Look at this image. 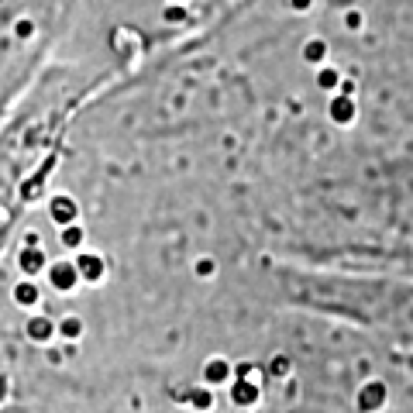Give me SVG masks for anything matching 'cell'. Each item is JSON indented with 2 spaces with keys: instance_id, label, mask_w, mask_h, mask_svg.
Wrapping results in <instances>:
<instances>
[{
  "instance_id": "1",
  "label": "cell",
  "mask_w": 413,
  "mask_h": 413,
  "mask_svg": "<svg viewBox=\"0 0 413 413\" xmlns=\"http://www.w3.org/2000/svg\"><path fill=\"white\" fill-rule=\"evenodd\" d=\"M42 265H45V258H42L38 248H24V252H21V269H24V272H38Z\"/></svg>"
},
{
  "instance_id": "2",
  "label": "cell",
  "mask_w": 413,
  "mask_h": 413,
  "mask_svg": "<svg viewBox=\"0 0 413 413\" xmlns=\"http://www.w3.org/2000/svg\"><path fill=\"white\" fill-rule=\"evenodd\" d=\"M14 300L28 307V304H35V300H38V290H35L31 283H21V286H17V293H14Z\"/></svg>"
},
{
  "instance_id": "3",
  "label": "cell",
  "mask_w": 413,
  "mask_h": 413,
  "mask_svg": "<svg viewBox=\"0 0 413 413\" xmlns=\"http://www.w3.org/2000/svg\"><path fill=\"white\" fill-rule=\"evenodd\" d=\"M52 283L66 290V286L73 283V269H69V265H55V269H52Z\"/></svg>"
},
{
  "instance_id": "4",
  "label": "cell",
  "mask_w": 413,
  "mask_h": 413,
  "mask_svg": "<svg viewBox=\"0 0 413 413\" xmlns=\"http://www.w3.org/2000/svg\"><path fill=\"white\" fill-rule=\"evenodd\" d=\"M52 217L69 220V217H73V204H69V200H55V204H52Z\"/></svg>"
},
{
  "instance_id": "5",
  "label": "cell",
  "mask_w": 413,
  "mask_h": 413,
  "mask_svg": "<svg viewBox=\"0 0 413 413\" xmlns=\"http://www.w3.org/2000/svg\"><path fill=\"white\" fill-rule=\"evenodd\" d=\"M31 334H35V337H45V334H49V324H42V320L31 324Z\"/></svg>"
},
{
  "instance_id": "6",
  "label": "cell",
  "mask_w": 413,
  "mask_h": 413,
  "mask_svg": "<svg viewBox=\"0 0 413 413\" xmlns=\"http://www.w3.org/2000/svg\"><path fill=\"white\" fill-rule=\"evenodd\" d=\"M17 35L28 38V35H31V21H21V24H17Z\"/></svg>"
},
{
  "instance_id": "7",
  "label": "cell",
  "mask_w": 413,
  "mask_h": 413,
  "mask_svg": "<svg viewBox=\"0 0 413 413\" xmlns=\"http://www.w3.org/2000/svg\"><path fill=\"white\" fill-rule=\"evenodd\" d=\"M66 241H69V245H76V241H80V231H76V227H69V231H66Z\"/></svg>"
}]
</instances>
